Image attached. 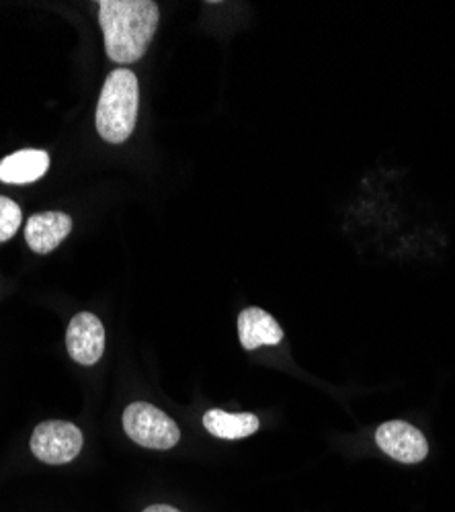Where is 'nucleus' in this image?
Segmentation results:
<instances>
[{
	"label": "nucleus",
	"instance_id": "11",
	"mask_svg": "<svg viewBox=\"0 0 455 512\" xmlns=\"http://www.w3.org/2000/svg\"><path fill=\"white\" fill-rule=\"evenodd\" d=\"M21 220V207L9 197H0V242H7L17 234Z\"/></svg>",
	"mask_w": 455,
	"mask_h": 512
},
{
	"label": "nucleus",
	"instance_id": "1",
	"mask_svg": "<svg viewBox=\"0 0 455 512\" xmlns=\"http://www.w3.org/2000/svg\"><path fill=\"white\" fill-rule=\"evenodd\" d=\"M158 5L152 0H101L99 21L107 56L117 64L138 62L156 33Z\"/></svg>",
	"mask_w": 455,
	"mask_h": 512
},
{
	"label": "nucleus",
	"instance_id": "5",
	"mask_svg": "<svg viewBox=\"0 0 455 512\" xmlns=\"http://www.w3.org/2000/svg\"><path fill=\"white\" fill-rule=\"evenodd\" d=\"M70 357L80 365H95L105 351V328L95 314L80 312L72 318L66 332Z\"/></svg>",
	"mask_w": 455,
	"mask_h": 512
},
{
	"label": "nucleus",
	"instance_id": "4",
	"mask_svg": "<svg viewBox=\"0 0 455 512\" xmlns=\"http://www.w3.org/2000/svg\"><path fill=\"white\" fill-rule=\"evenodd\" d=\"M82 449V433L78 426L64 420L41 422L31 435V451L37 459L50 465L72 461Z\"/></svg>",
	"mask_w": 455,
	"mask_h": 512
},
{
	"label": "nucleus",
	"instance_id": "10",
	"mask_svg": "<svg viewBox=\"0 0 455 512\" xmlns=\"http://www.w3.org/2000/svg\"><path fill=\"white\" fill-rule=\"evenodd\" d=\"M203 426L218 439H244L259 431V418L255 414H228L224 410H210L203 416Z\"/></svg>",
	"mask_w": 455,
	"mask_h": 512
},
{
	"label": "nucleus",
	"instance_id": "12",
	"mask_svg": "<svg viewBox=\"0 0 455 512\" xmlns=\"http://www.w3.org/2000/svg\"><path fill=\"white\" fill-rule=\"evenodd\" d=\"M144 512H179V510L173 506H167V504H154V506L146 508Z\"/></svg>",
	"mask_w": 455,
	"mask_h": 512
},
{
	"label": "nucleus",
	"instance_id": "9",
	"mask_svg": "<svg viewBox=\"0 0 455 512\" xmlns=\"http://www.w3.org/2000/svg\"><path fill=\"white\" fill-rule=\"evenodd\" d=\"M50 156L44 150H19L0 162V181L7 185H29L48 173Z\"/></svg>",
	"mask_w": 455,
	"mask_h": 512
},
{
	"label": "nucleus",
	"instance_id": "6",
	"mask_svg": "<svg viewBox=\"0 0 455 512\" xmlns=\"http://www.w3.org/2000/svg\"><path fill=\"white\" fill-rule=\"evenodd\" d=\"M376 441L386 455L402 463H419L429 453L425 435L412 424L402 420L382 424L376 433Z\"/></svg>",
	"mask_w": 455,
	"mask_h": 512
},
{
	"label": "nucleus",
	"instance_id": "3",
	"mask_svg": "<svg viewBox=\"0 0 455 512\" xmlns=\"http://www.w3.org/2000/svg\"><path fill=\"white\" fill-rule=\"evenodd\" d=\"M123 429L134 443L146 449L167 451L173 449L181 439V431L173 418L146 402H134L126 408V412H123Z\"/></svg>",
	"mask_w": 455,
	"mask_h": 512
},
{
	"label": "nucleus",
	"instance_id": "7",
	"mask_svg": "<svg viewBox=\"0 0 455 512\" xmlns=\"http://www.w3.org/2000/svg\"><path fill=\"white\" fill-rule=\"evenodd\" d=\"M72 230V220L60 211H41L27 220L25 240L37 254L56 250Z\"/></svg>",
	"mask_w": 455,
	"mask_h": 512
},
{
	"label": "nucleus",
	"instance_id": "8",
	"mask_svg": "<svg viewBox=\"0 0 455 512\" xmlns=\"http://www.w3.org/2000/svg\"><path fill=\"white\" fill-rule=\"evenodd\" d=\"M238 334L240 345L246 351L279 345L283 338V330L277 320L261 308H246L238 316Z\"/></svg>",
	"mask_w": 455,
	"mask_h": 512
},
{
	"label": "nucleus",
	"instance_id": "2",
	"mask_svg": "<svg viewBox=\"0 0 455 512\" xmlns=\"http://www.w3.org/2000/svg\"><path fill=\"white\" fill-rule=\"evenodd\" d=\"M138 105L140 87L136 74L128 68L113 70L103 84L95 113L99 136L109 144L126 142L136 127Z\"/></svg>",
	"mask_w": 455,
	"mask_h": 512
}]
</instances>
